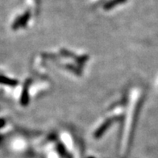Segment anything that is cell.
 Masks as SVG:
<instances>
[{
  "instance_id": "cell-7",
  "label": "cell",
  "mask_w": 158,
  "mask_h": 158,
  "mask_svg": "<svg viewBox=\"0 0 158 158\" xmlns=\"http://www.w3.org/2000/svg\"><path fill=\"white\" fill-rule=\"evenodd\" d=\"M5 123H6V121L3 119V118H0V128L4 127Z\"/></svg>"
},
{
  "instance_id": "cell-5",
  "label": "cell",
  "mask_w": 158,
  "mask_h": 158,
  "mask_svg": "<svg viewBox=\"0 0 158 158\" xmlns=\"http://www.w3.org/2000/svg\"><path fill=\"white\" fill-rule=\"evenodd\" d=\"M30 19V11H26L22 16H20L21 27H25Z\"/></svg>"
},
{
  "instance_id": "cell-2",
  "label": "cell",
  "mask_w": 158,
  "mask_h": 158,
  "mask_svg": "<svg viewBox=\"0 0 158 158\" xmlns=\"http://www.w3.org/2000/svg\"><path fill=\"white\" fill-rule=\"evenodd\" d=\"M110 123H111V120H110V119H108V120H106V122H104L102 124V126H100V127L97 129V131H95V133H94L95 138L101 137V136L104 134V132H105V131L108 129V127H110Z\"/></svg>"
},
{
  "instance_id": "cell-1",
  "label": "cell",
  "mask_w": 158,
  "mask_h": 158,
  "mask_svg": "<svg viewBox=\"0 0 158 158\" xmlns=\"http://www.w3.org/2000/svg\"><path fill=\"white\" fill-rule=\"evenodd\" d=\"M29 83L30 81H27L25 83L23 89L22 90V94H21V98H20V103L23 106H27L28 102H29V94H28V87H29Z\"/></svg>"
},
{
  "instance_id": "cell-4",
  "label": "cell",
  "mask_w": 158,
  "mask_h": 158,
  "mask_svg": "<svg viewBox=\"0 0 158 158\" xmlns=\"http://www.w3.org/2000/svg\"><path fill=\"white\" fill-rule=\"evenodd\" d=\"M127 2V0H110L108 2H106V4L104 5V9L105 10H110L111 8L114 7L117 5L123 4L124 2Z\"/></svg>"
},
{
  "instance_id": "cell-6",
  "label": "cell",
  "mask_w": 158,
  "mask_h": 158,
  "mask_svg": "<svg viewBox=\"0 0 158 158\" xmlns=\"http://www.w3.org/2000/svg\"><path fill=\"white\" fill-rule=\"evenodd\" d=\"M19 27H21L20 23V16L18 17L15 20V22L13 23L12 24V29L13 30H17Z\"/></svg>"
},
{
  "instance_id": "cell-8",
  "label": "cell",
  "mask_w": 158,
  "mask_h": 158,
  "mask_svg": "<svg viewBox=\"0 0 158 158\" xmlns=\"http://www.w3.org/2000/svg\"><path fill=\"white\" fill-rule=\"evenodd\" d=\"M89 158H93V157H89Z\"/></svg>"
},
{
  "instance_id": "cell-3",
  "label": "cell",
  "mask_w": 158,
  "mask_h": 158,
  "mask_svg": "<svg viewBox=\"0 0 158 158\" xmlns=\"http://www.w3.org/2000/svg\"><path fill=\"white\" fill-rule=\"evenodd\" d=\"M18 81L15 79L9 78L5 76H1L0 75V84H3V85H10V86H15L18 85Z\"/></svg>"
}]
</instances>
